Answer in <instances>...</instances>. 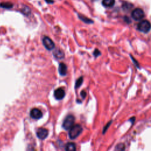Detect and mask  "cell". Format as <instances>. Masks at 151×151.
<instances>
[{
	"label": "cell",
	"instance_id": "obj_1",
	"mask_svg": "<svg viewBox=\"0 0 151 151\" xmlns=\"http://www.w3.org/2000/svg\"><path fill=\"white\" fill-rule=\"evenodd\" d=\"M83 128L80 124L74 125L69 131V137L71 139H74L77 137L82 132Z\"/></svg>",
	"mask_w": 151,
	"mask_h": 151
},
{
	"label": "cell",
	"instance_id": "obj_2",
	"mask_svg": "<svg viewBox=\"0 0 151 151\" xmlns=\"http://www.w3.org/2000/svg\"><path fill=\"white\" fill-rule=\"evenodd\" d=\"M151 24L147 20H142L137 25V29L141 32L146 33L150 31Z\"/></svg>",
	"mask_w": 151,
	"mask_h": 151
},
{
	"label": "cell",
	"instance_id": "obj_3",
	"mask_svg": "<svg viewBox=\"0 0 151 151\" xmlns=\"http://www.w3.org/2000/svg\"><path fill=\"white\" fill-rule=\"evenodd\" d=\"M74 117L73 115H68L67 116L63 123V127L65 130H70L74 124Z\"/></svg>",
	"mask_w": 151,
	"mask_h": 151
},
{
	"label": "cell",
	"instance_id": "obj_4",
	"mask_svg": "<svg viewBox=\"0 0 151 151\" xmlns=\"http://www.w3.org/2000/svg\"><path fill=\"white\" fill-rule=\"evenodd\" d=\"M145 14L140 8H136L132 12V17L136 21H139L143 18Z\"/></svg>",
	"mask_w": 151,
	"mask_h": 151
},
{
	"label": "cell",
	"instance_id": "obj_5",
	"mask_svg": "<svg viewBox=\"0 0 151 151\" xmlns=\"http://www.w3.org/2000/svg\"><path fill=\"white\" fill-rule=\"evenodd\" d=\"M42 44L48 50H51L54 48L55 44L52 40L48 37H44L42 39Z\"/></svg>",
	"mask_w": 151,
	"mask_h": 151
},
{
	"label": "cell",
	"instance_id": "obj_6",
	"mask_svg": "<svg viewBox=\"0 0 151 151\" xmlns=\"http://www.w3.org/2000/svg\"><path fill=\"white\" fill-rule=\"evenodd\" d=\"M30 116L32 119H39L42 117V113L40 109L37 108H33L30 111Z\"/></svg>",
	"mask_w": 151,
	"mask_h": 151
},
{
	"label": "cell",
	"instance_id": "obj_7",
	"mask_svg": "<svg viewBox=\"0 0 151 151\" xmlns=\"http://www.w3.org/2000/svg\"><path fill=\"white\" fill-rule=\"evenodd\" d=\"M48 131L47 129L45 128H42V127L39 128L37 131V137L41 140L45 139L48 136Z\"/></svg>",
	"mask_w": 151,
	"mask_h": 151
},
{
	"label": "cell",
	"instance_id": "obj_8",
	"mask_svg": "<svg viewBox=\"0 0 151 151\" xmlns=\"http://www.w3.org/2000/svg\"><path fill=\"white\" fill-rule=\"evenodd\" d=\"M54 97L56 99L61 100L65 96V91L61 87L58 88L54 91Z\"/></svg>",
	"mask_w": 151,
	"mask_h": 151
},
{
	"label": "cell",
	"instance_id": "obj_9",
	"mask_svg": "<svg viewBox=\"0 0 151 151\" xmlns=\"http://www.w3.org/2000/svg\"><path fill=\"white\" fill-rule=\"evenodd\" d=\"M67 65L64 63H61L59 64V67H58V71L60 75L65 76L67 73Z\"/></svg>",
	"mask_w": 151,
	"mask_h": 151
},
{
	"label": "cell",
	"instance_id": "obj_10",
	"mask_svg": "<svg viewBox=\"0 0 151 151\" xmlns=\"http://www.w3.org/2000/svg\"><path fill=\"white\" fill-rule=\"evenodd\" d=\"M53 54H54V56L58 59H62L64 57V54L63 51L60 49H57L55 50L54 52H53Z\"/></svg>",
	"mask_w": 151,
	"mask_h": 151
},
{
	"label": "cell",
	"instance_id": "obj_11",
	"mask_svg": "<svg viewBox=\"0 0 151 151\" xmlns=\"http://www.w3.org/2000/svg\"><path fill=\"white\" fill-rule=\"evenodd\" d=\"M65 151H76V145L72 142L67 143L65 146Z\"/></svg>",
	"mask_w": 151,
	"mask_h": 151
},
{
	"label": "cell",
	"instance_id": "obj_12",
	"mask_svg": "<svg viewBox=\"0 0 151 151\" xmlns=\"http://www.w3.org/2000/svg\"><path fill=\"white\" fill-rule=\"evenodd\" d=\"M114 0H103L102 4L106 7H111L114 4Z\"/></svg>",
	"mask_w": 151,
	"mask_h": 151
},
{
	"label": "cell",
	"instance_id": "obj_13",
	"mask_svg": "<svg viewBox=\"0 0 151 151\" xmlns=\"http://www.w3.org/2000/svg\"><path fill=\"white\" fill-rule=\"evenodd\" d=\"M0 6L2 7L5 9H10L13 6L12 4L8 2H2L0 4Z\"/></svg>",
	"mask_w": 151,
	"mask_h": 151
},
{
	"label": "cell",
	"instance_id": "obj_14",
	"mask_svg": "<svg viewBox=\"0 0 151 151\" xmlns=\"http://www.w3.org/2000/svg\"><path fill=\"white\" fill-rule=\"evenodd\" d=\"M116 151H124L125 149V145L123 143H119L116 146Z\"/></svg>",
	"mask_w": 151,
	"mask_h": 151
},
{
	"label": "cell",
	"instance_id": "obj_15",
	"mask_svg": "<svg viewBox=\"0 0 151 151\" xmlns=\"http://www.w3.org/2000/svg\"><path fill=\"white\" fill-rule=\"evenodd\" d=\"M78 17L80 18V19H81L82 21H83L86 23H91V22H93V21L91 20H90V19H88V18H86V17H85L83 15H78Z\"/></svg>",
	"mask_w": 151,
	"mask_h": 151
},
{
	"label": "cell",
	"instance_id": "obj_16",
	"mask_svg": "<svg viewBox=\"0 0 151 151\" xmlns=\"http://www.w3.org/2000/svg\"><path fill=\"white\" fill-rule=\"evenodd\" d=\"M83 78L82 77H80L77 81H76V88H78L81 84H82V83H83Z\"/></svg>",
	"mask_w": 151,
	"mask_h": 151
},
{
	"label": "cell",
	"instance_id": "obj_17",
	"mask_svg": "<svg viewBox=\"0 0 151 151\" xmlns=\"http://www.w3.org/2000/svg\"><path fill=\"white\" fill-rule=\"evenodd\" d=\"M22 11L25 15H28L30 13V9L27 6H25L24 8H23Z\"/></svg>",
	"mask_w": 151,
	"mask_h": 151
},
{
	"label": "cell",
	"instance_id": "obj_18",
	"mask_svg": "<svg viewBox=\"0 0 151 151\" xmlns=\"http://www.w3.org/2000/svg\"><path fill=\"white\" fill-rule=\"evenodd\" d=\"M111 121H110L109 123H108L106 124V126L103 128V133H105V132L107 130V129L108 127H109V126H110V124H111Z\"/></svg>",
	"mask_w": 151,
	"mask_h": 151
},
{
	"label": "cell",
	"instance_id": "obj_19",
	"mask_svg": "<svg viewBox=\"0 0 151 151\" xmlns=\"http://www.w3.org/2000/svg\"><path fill=\"white\" fill-rule=\"evenodd\" d=\"M100 51H99L98 50H96L94 51V55L96 57H97L99 55H100Z\"/></svg>",
	"mask_w": 151,
	"mask_h": 151
},
{
	"label": "cell",
	"instance_id": "obj_20",
	"mask_svg": "<svg viewBox=\"0 0 151 151\" xmlns=\"http://www.w3.org/2000/svg\"><path fill=\"white\" fill-rule=\"evenodd\" d=\"M81 95L82 97L84 98L86 97V92L84 91H82L81 93Z\"/></svg>",
	"mask_w": 151,
	"mask_h": 151
},
{
	"label": "cell",
	"instance_id": "obj_21",
	"mask_svg": "<svg viewBox=\"0 0 151 151\" xmlns=\"http://www.w3.org/2000/svg\"><path fill=\"white\" fill-rule=\"evenodd\" d=\"M47 3H50V4H51V3H53L54 1L52 0H45Z\"/></svg>",
	"mask_w": 151,
	"mask_h": 151
}]
</instances>
